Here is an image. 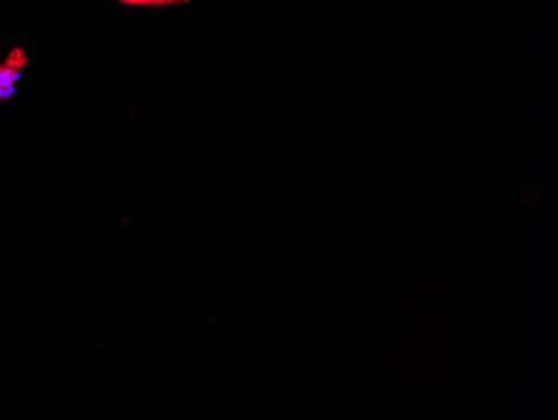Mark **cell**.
Returning a JSON list of instances; mask_svg holds the SVG:
<instances>
[{
    "label": "cell",
    "instance_id": "1",
    "mask_svg": "<svg viewBox=\"0 0 558 420\" xmlns=\"http://www.w3.org/2000/svg\"><path fill=\"white\" fill-rule=\"evenodd\" d=\"M27 65V58L21 49H15L0 64V101H8L15 94V83L21 77L22 69Z\"/></svg>",
    "mask_w": 558,
    "mask_h": 420
},
{
    "label": "cell",
    "instance_id": "2",
    "mask_svg": "<svg viewBox=\"0 0 558 420\" xmlns=\"http://www.w3.org/2000/svg\"><path fill=\"white\" fill-rule=\"evenodd\" d=\"M119 2L128 5H144V8H150V5H168V0H119Z\"/></svg>",
    "mask_w": 558,
    "mask_h": 420
},
{
    "label": "cell",
    "instance_id": "3",
    "mask_svg": "<svg viewBox=\"0 0 558 420\" xmlns=\"http://www.w3.org/2000/svg\"><path fill=\"white\" fill-rule=\"evenodd\" d=\"M180 2H190V0H168V4H180Z\"/></svg>",
    "mask_w": 558,
    "mask_h": 420
}]
</instances>
